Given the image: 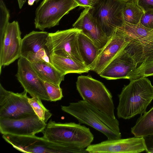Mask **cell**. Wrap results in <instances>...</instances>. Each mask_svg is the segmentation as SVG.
I'll return each instance as SVG.
<instances>
[{
    "instance_id": "obj_1",
    "label": "cell",
    "mask_w": 153,
    "mask_h": 153,
    "mask_svg": "<svg viewBox=\"0 0 153 153\" xmlns=\"http://www.w3.org/2000/svg\"><path fill=\"white\" fill-rule=\"evenodd\" d=\"M118 97L117 116L129 119L146 111L153 100V85L146 77L131 79L124 86Z\"/></svg>"
},
{
    "instance_id": "obj_2",
    "label": "cell",
    "mask_w": 153,
    "mask_h": 153,
    "mask_svg": "<svg viewBox=\"0 0 153 153\" xmlns=\"http://www.w3.org/2000/svg\"><path fill=\"white\" fill-rule=\"evenodd\" d=\"M62 110L70 114L79 124L87 125L104 134L108 140L121 138L118 120L83 100L61 106Z\"/></svg>"
},
{
    "instance_id": "obj_3",
    "label": "cell",
    "mask_w": 153,
    "mask_h": 153,
    "mask_svg": "<svg viewBox=\"0 0 153 153\" xmlns=\"http://www.w3.org/2000/svg\"><path fill=\"white\" fill-rule=\"evenodd\" d=\"M42 132L43 137L49 141L82 149L91 145L94 139L89 128L84 125L74 122L56 123L52 119Z\"/></svg>"
},
{
    "instance_id": "obj_4",
    "label": "cell",
    "mask_w": 153,
    "mask_h": 153,
    "mask_svg": "<svg viewBox=\"0 0 153 153\" xmlns=\"http://www.w3.org/2000/svg\"><path fill=\"white\" fill-rule=\"evenodd\" d=\"M125 0H96L89 12L105 35L110 38L125 23Z\"/></svg>"
},
{
    "instance_id": "obj_5",
    "label": "cell",
    "mask_w": 153,
    "mask_h": 153,
    "mask_svg": "<svg viewBox=\"0 0 153 153\" xmlns=\"http://www.w3.org/2000/svg\"><path fill=\"white\" fill-rule=\"evenodd\" d=\"M76 84V89L83 100L116 118L112 95L102 82L88 75L79 76Z\"/></svg>"
},
{
    "instance_id": "obj_6",
    "label": "cell",
    "mask_w": 153,
    "mask_h": 153,
    "mask_svg": "<svg viewBox=\"0 0 153 153\" xmlns=\"http://www.w3.org/2000/svg\"><path fill=\"white\" fill-rule=\"evenodd\" d=\"M78 6L75 0H43L35 11V28L43 31L58 25L63 16Z\"/></svg>"
},
{
    "instance_id": "obj_7",
    "label": "cell",
    "mask_w": 153,
    "mask_h": 153,
    "mask_svg": "<svg viewBox=\"0 0 153 153\" xmlns=\"http://www.w3.org/2000/svg\"><path fill=\"white\" fill-rule=\"evenodd\" d=\"M81 31L73 27L49 33L46 44L49 56L53 53L84 63L79 53L78 41V34Z\"/></svg>"
},
{
    "instance_id": "obj_8",
    "label": "cell",
    "mask_w": 153,
    "mask_h": 153,
    "mask_svg": "<svg viewBox=\"0 0 153 153\" xmlns=\"http://www.w3.org/2000/svg\"><path fill=\"white\" fill-rule=\"evenodd\" d=\"M27 92L7 91L0 84V118L18 119L36 115L30 104Z\"/></svg>"
},
{
    "instance_id": "obj_9",
    "label": "cell",
    "mask_w": 153,
    "mask_h": 153,
    "mask_svg": "<svg viewBox=\"0 0 153 153\" xmlns=\"http://www.w3.org/2000/svg\"><path fill=\"white\" fill-rule=\"evenodd\" d=\"M16 76L24 90L32 97H38L41 100L50 101L44 82L39 76L31 63L22 57L18 59Z\"/></svg>"
},
{
    "instance_id": "obj_10",
    "label": "cell",
    "mask_w": 153,
    "mask_h": 153,
    "mask_svg": "<svg viewBox=\"0 0 153 153\" xmlns=\"http://www.w3.org/2000/svg\"><path fill=\"white\" fill-rule=\"evenodd\" d=\"M49 33L33 31L22 39L20 56L31 63L46 61L50 62L46 46Z\"/></svg>"
},
{
    "instance_id": "obj_11",
    "label": "cell",
    "mask_w": 153,
    "mask_h": 153,
    "mask_svg": "<svg viewBox=\"0 0 153 153\" xmlns=\"http://www.w3.org/2000/svg\"><path fill=\"white\" fill-rule=\"evenodd\" d=\"M19 23L9 22L0 42V73L3 66H7L20 57L22 39Z\"/></svg>"
},
{
    "instance_id": "obj_12",
    "label": "cell",
    "mask_w": 153,
    "mask_h": 153,
    "mask_svg": "<svg viewBox=\"0 0 153 153\" xmlns=\"http://www.w3.org/2000/svg\"><path fill=\"white\" fill-rule=\"evenodd\" d=\"M89 153H137L147 150L143 137L108 140L91 144L85 149Z\"/></svg>"
},
{
    "instance_id": "obj_13",
    "label": "cell",
    "mask_w": 153,
    "mask_h": 153,
    "mask_svg": "<svg viewBox=\"0 0 153 153\" xmlns=\"http://www.w3.org/2000/svg\"><path fill=\"white\" fill-rule=\"evenodd\" d=\"M47 124L37 115L18 119L0 118V131L2 134L33 136L42 132Z\"/></svg>"
},
{
    "instance_id": "obj_14",
    "label": "cell",
    "mask_w": 153,
    "mask_h": 153,
    "mask_svg": "<svg viewBox=\"0 0 153 153\" xmlns=\"http://www.w3.org/2000/svg\"><path fill=\"white\" fill-rule=\"evenodd\" d=\"M117 29L99 53L90 69L99 75L105 68L126 47L130 41Z\"/></svg>"
},
{
    "instance_id": "obj_15",
    "label": "cell",
    "mask_w": 153,
    "mask_h": 153,
    "mask_svg": "<svg viewBox=\"0 0 153 153\" xmlns=\"http://www.w3.org/2000/svg\"><path fill=\"white\" fill-rule=\"evenodd\" d=\"M138 66L131 56L124 49L103 70L99 75L107 80L131 79Z\"/></svg>"
},
{
    "instance_id": "obj_16",
    "label": "cell",
    "mask_w": 153,
    "mask_h": 153,
    "mask_svg": "<svg viewBox=\"0 0 153 153\" xmlns=\"http://www.w3.org/2000/svg\"><path fill=\"white\" fill-rule=\"evenodd\" d=\"M89 8H85L73 25L74 28L90 38L100 50L105 45L110 38H108L89 12Z\"/></svg>"
},
{
    "instance_id": "obj_17",
    "label": "cell",
    "mask_w": 153,
    "mask_h": 153,
    "mask_svg": "<svg viewBox=\"0 0 153 153\" xmlns=\"http://www.w3.org/2000/svg\"><path fill=\"white\" fill-rule=\"evenodd\" d=\"M137 66L153 58V36L137 40H131L124 49Z\"/></svg>"
},
{
    "instance_id": "obj_18",
    "label": "cell",
    "mask_w": 153,
    "mask_h": 153,
    "mask_svg": "<svg viewBox=\"0 0 153 153\" xmlns=\"http://www.w3.org/2000/svg\"><path fill=\"white\" fill-rule=\"evenodd\" d=\"M51 64L60 73L65 75L69 73L82 74L88 72L90 69L84 63L71 58L51 53L49 56Z\"/></svg>"
},
{
    "instance_id": "obj_19",
    "label": "cell",
    "mask_w": 153,
    "mask_h": 153,
    "mask_svg": "<svg viewBox=\"0 0 153 153\" xmlns=\"http://www.w3.org/2000/svg\"><path fill=\"white\" fill-rule=\"evenodd\" d=\"M78 41L79 53L83 62L90 71L100 50L92 40L81 31L78 33Z\"/></svg>"
},
{
    "instance_id": "obj_20",
    "label": "cell",
    "mask_w": 153,
    "mask_h": 153,
    "mask_svg": "<svg viewBox=\"0 0 153 153\" xmlns=\"http://www.w3.org/2000/svg\"><path fill=\"white\" fill-rule=\"evenodd\" d=\"M39 76L44 82L60 85L64 75L58 71L50 62L43 61L31 63Z\"/></svg>"
},
{
    "instance_id": "obj_21",
    "label": "cell",
    "mask_w": 153,
    "mask_h": 153,
    "mask_svg": "<svg viewBox=\"0 0 153 153\" xmlns=\"http://www.w3.org/2000/svg\"><path fill=\"white\" fill-rule=\"evenodd\" d=\"M131 132L137 137H144L153 134V106L148 111L141 114Z\"/></svg>"
},
{
    "instance_id": "obj_22",
    "label": "cell",
    "mask_w": 153,
    "mask_h": 153,
    "mask_svg": "<svg viewBox=\"0 0 153 153\" xmlns=\"http://www.w3.org/2000/svg\"><path fill=\"white\" fill-rule=\"evenodd\" d=\"M124 34L129 40L147 37L152 35L150 30L140 22L137 24L125 22L123 25L117 28Z\"/></svg>"
},
{
    "instance_id": "obj_23",
    "label": "cell",
    "mask_w": 153,
    "mask_h": 153,
    "mask_svg": "<svg viewBox=\"0 0 153 153\" xmlns=\"http://www.w3.org/2000/svg\"><path fill=\"white\" fill-rule=\"evenodd\" d=\"M143 13L136 3L127 2L123 12L124 21L131 24H137L140 22Z\"/></svg>"
},
{
    "instance_id": "obj_24",
    "label": "cell",
    "mask_w": 153,
    "mask_h": 153,
    "mask_svg": "<svg viewBox=\"0 0 153 153\" xmlns=\"http://www.w3.org/2000/svg\"><path fill=\"white\" fill-rule=\"evenodd\" d=\"M29 101L37 116L42 121L46 123L52 114L44 106L41 100L38 97H32L29 98Z\"/></svg>"
},
{
    "instance_id": "obj_25",
    "label": "cell",
    "mask_w": 153,
    "mask_h": 153,
    "mask_svg": "<svg viewBox=\"0 0 153 153\" xmlns=\"http://www.w3.org/2000/svg\"><path fill=\"white\" fill-rule=\"evenodd\" d=\"M152 76H153V58L141 63L138 66L133 72L131 80Z\"/></svg>"
},
{
    "instance_id": "obj_26",
    "label": "cell",
    "mask_w": 153,
    "mask_h": 153,
    "mask_svg": "<svg viewBox=\"0 0 153 153\" xmlns=\"http://www.w3.org/2000/svg\"><path fill=\"white\" fill-rule=\"evenodd\" d=\"M9 11L3 0H0V42L3 39L9 22Z\"/></svg>"
},
{
    "instance_id": "obj_27",
    "label": "cell",
    "mask_w": 153,
    "mask_h": 153,
    "mask_svg": "<svg viewBox=\"0 0 153 153\" xmlns=\"http://www.w3.org/2000/svg\"><path fill=\"white\" fill-rule=\"evenodd\" d=\"M44 84L50 101L55 102L61 100L63 96L60 85L45 82Z\"/></svg>"
},
{
    "instance_id": "obj_28",
    "label": "cell",
    "mask_w": 153,
    "mask_h": 153,
    "mask_svg": "<svg viewBox=\"0 0 153 153\" xmlns=\"http://www.w3.org/2000/svg\"><path fill=\"white\" fill-rule=\"evenodd\" d=\"M140 22L145 27L153 29V10L144 12Z\"/></svg>"
},
{
    "instance_id": "obj_29",
    "label": "cell",
    "mask_w": 153,
    "mask_h": 153,
    "mask_svg": "<svg viewBox=\"0 0 153 153\" xmlns=\"http://www.w3.org/2000/svg\"><path fill=\"white\" fill-rule=\"evenodd\" d=\"M136 3L143 12L153 10V0H136Z\"/></svg>"
},
{
    "instance_id": "obj_30",
    "label": "cell",
    "mask_w": 153,
    "mask_h": 153,
    "mask_svg": "<svg viewBox=\"0 0 153 153\" xmlns=\"http://www.w3.org/2000/svg\"><path fill=\"white\" fill-rule=\"evenodd\" d=\"M146 144L147 150L148 153H153V134L144 137Z\"/></svg>"
},
{
    "instance_id": "obj_31",
    "label": "cell",
    "mask_w": 153,
    "mask_h": 153,
    "mask_svg": "<svg viewBox=\"0 0 153 153\" xmlns=\"http://www.w3.org/2000/svg\"><path fill=\"white\" fill-rule=\"evenodd\" d=\"M80 6L85 8H91L96 0H75Z\"/></svg>"
},
{
    "instance_id": "obj_32",
    "label": "cell",
    "mask_w": 153,
    "mask_h": 153,
    "mask_svg": "<svg viewBox=\"0 0 153 153\" xmlns=\"http://www.w3.org/2000/svg\"><path fill=\"white\" fill-rule=\"evenodd\" d=\"M26 0H18L19 7L21 9L25 2Z\"/></svg>"
},
{
    "instance_id": "obj_33",
    "label": "cell",
    "mask_w": 153,
    "mask_h": 153,
    "mask_svg": "<svg viewBox=\"0 0 153 153\" xmlns=\"http://www.w3.org/2000/svg\"><path fill=\"white\" fill-rule=\"evenodd\" d=\"M36 0H28V4L29 5H32L35 1H36Z\"/></svg>"
},
{
    "instance_id": "obj_34",
    "label": "cell",
    "mask_w": 153,
    "mask_h": 153,
    "mask_svg": "<svg viewBox=\"0 0 153 153\" xmlns=\"http://www.w3.org/2000/svg\"><path fill=\"white\" fill-rule=\"evenodd\" d=\"M127 2L134 3H136V0H125Z\"/></svg>"
},
{
    "instance_id": "obj_35",
    "label": "cell",
    "mask_w": 153,
    "mask_h": 153,
    "mask_svg": "<svg viewBox=\"0 0 153 153\" xmlns=\"http://www.w3.org/2000/svg\"><path fill=\"white\" fill-rule=\"evenodd\" d=\"M150 32L152 36H153V29L152 30H150Z\"/></svg>"
},
{
    "instance_id": "obj_36",
    "label": "cell",
    "mask_w": 153,
    "mask_h": 153,
    "mask_svg": "<svg viewBox=\"0 0 153 153\" xmlns=\"http://www.w3.org/2000/svg\"><path fill=\"white\" fill-rule=\"evenodd\" d=\"M40 0H36V3H37Z\"/></svg>"
}]
</instances>
